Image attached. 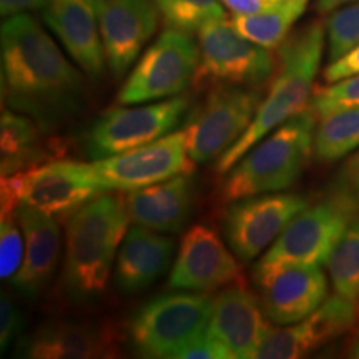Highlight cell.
<instances>
[{
	"label": "cell",
	"mask_w": 359,
	"mask_h": 359,
	"mask_svg": "<svg viewBox=\"0 0 359 359\" xmlns=\"http://www.w3.org/2000/svg\"><path fill=\"white\" fill-rule=\"evenodd\" d=\"M4 100L45 132L77 114L83 79L47 30L29 13L2 24Z\"/></svg>",
	"instance_id": "1"
},
{
	"label": "cell",
	"mask_w": 359,
	"mask_h": 359,
	"mask_svg": "<svg viewBox=\"0 0 359 359\" xmlns=\"http://www.w3.org/2000/svg\"><path fill=\"white\" fill-rule=\"evenodd\" d=\"M326 45V25L313 20L290 34L278 47L276 74L268 95L246 132L217 161V173L226 175L251 147L268 133L308 109L313 97V83L320 70Z\"/></svg>",
	"instance_id": "2"
},
{
	"label": "cell",
	"mask_w": 359,
	"mask_h": 359,
	"mask_svg": "<svg viewBox=\"0 0 359 359\" xmlns=\"http://www.w3.org/2000/svg\"><path fill=\"white\" fill-rule=\"evenodd\" d=\"M130 223L125 196L110 191L95 196L70 215L64 283L74 302H90L107 290L115 255Z\"/></svg>",
	"instance_id": "3"
},
{
	"label": "cell",
	"mask_w": 359,
	"mask_h": 359,
	"mask_svg": "<svg viewBox=\"0 0 359 359\" xmlns=\"http://www.w3.org/2000/svg\"><path fill=\"white\" fill-rule=\"evenodd\" d=\"M314 123L316 116L306 109L251 147L228 172L219 200L231 203L246 196L285 191L294 185L313 155Z\"/></svg>",
	"instance_id": "4"
},
{
	"label": "cell",
	"mask_w": 359,
	"mask_h": 359,
	"mask_svg": "<svg viewBox=\"0 0 359 359\" xmlns=\"http://www.w3.org/2000/svg\"><path fill=\"white\" fill-rule=\"evenodd\" d=\"M107 190L93 178L90 163L52 160L22 170L0 182V218L30 206L53 218H69L75 210Z\"/></svg>",
	"instance_id": "5"
},
{
	"label": "cell",
	"mask_w": 359,
	"mask_h": 359,
	"mask_svg": "<svg viewBox=\"0 0 359 359\" xmlns=\"http://www.w3.org/2000/svg\"><path fill=\"white\" fill-rule=\"evenodd\" d=\"M215 298L201 291L156 296L135 313L128 338L145 358H177L208 330Z\"/></svg>",
	"instance_id": "6"
},
{
	"label": "cell",
	"mask_w": 359,
	"mask_h": 359,
	"mask_svg": "<svg viewBox=\"0 0 359 359\" xmlns=\"http://www.w3.org/2000/svg\"><path fill=\"white\" fill-rule=\"evenodd\" d=\"M358 215L356 198L336 182L325 198L291 219L259 263L323 266Z\"/></svg>",
	"instance_id": "7"
},
{
	"label": "cell",
	"mask_w": 359,
	"mask_h": 359,
	"mask_svg": "<svg viewBox=\"0 0 359 359\" xmlns=\"http://www.w3.org/2000/svg\"><path fill=\"white\" fill-rule=\"evenodd\" d=\"M200 58L193 82L196 85H240L257 88L273 77L276 62L269 48L251 42L233 20L213 19L198 30Z\"/></svg>",
	"instance_id": "8"
},
{
	"label": "cell",
	"mask_w": 359,
	"mask_h": 359,
	"mask_svg": "<svg viewBox=\"0 0 359 359\" xmlns=\"http://www.w3.org/2000/svg\"><path fill=\"white\" fill-rule=\"evenodd\" d=\"M200 48L188 32L167 29L130 72L118 92L120 105H142L177 97L193 82Z\"/></svg>",
	"instance_id": "9"
},
{
	"label": "cell",
	"mask_w": 359,
	"mask_h": 359,
	"mask_svg": "<svg viewBox=\"0 0 359 359\" xmlns=\"http://www.w3.org/2000/svg\"><path fill=\"white\" fill-rule=\"evenodd\" d=\"M262 103L258 90L240 85H215L205 102L188 116L183 128L195 163L219 158L246 132Z\"/></svg>",
	"instance_id": "10"
},
{
	"label": "cell",
	"mask_w": 359,
	"mask_h": 359,
	"mask_svg": "<svg viewBox=\"0 0 359 359\" xmlns=\"http://www.w3.org/2000/svg\"><path fill=\"white\" fill-rule=\"evenodd\" d=\"M188 105L187 95H177L148 105L107 110L85 138L87 154L98 160L158 140L182 122Z\"/></svg>",
	"instance_id": "11"
},
{
	"label": "cell",
	"mask_w": 359,
	"mask_h": 359,
	"mask_svg": "<svg viewBox=\"0 0 359 359\" xmlns=\"http://www.w3.org/2000/svg\"><path fill=\"white\" fill-rule=\"evenodd\" d=\"M183 130L172 132L158 140L90 163L93 178L107 191H133L165 182L177 175L193 173Z\"/></svg>",
	"instance_id": "12"
},
{
	"label": "cell",
	"mask_w": 359,
	"mask_h": 359,
	"mask_svg": "<svg viewBox=\"0 0 359 359\" xmlns=\"http://www.w3.org/2000/svg\"><path fill=\"white\" fill-rule=\"evenodd\" d=\"M308 205V198L302 195L280 191L231 201L224 217L228 245L241 262L248 263L275 243L291 219Z\"/></svg>",
	"instance_id": "13"
},
{
	"label": "cell",
	"mask_w": 359,
	"mask_h": 359,
	"mask_svg": "<svg viewBox=\"0 0 359 359\" xmlns=\"http://www.w3.org/2000/svg\"><path fill=\"white\" fill-rule=\"evenodd\" d=\"M253 278L264 316L280 326L304 320L327 298L321 266L258 263Z\"/></svg>",
	"instance_id": "14"
},
{
	"label": "cell",
	"mask_w": 359,
	"mask_h": 359,
	"mask_svg": "<svg viewBox=\"0 0 359 359\" xmlns=\"http://www.w3.org/2000/svg\"><path fill=\"white\" fill-rule=\"evenodd\" d=\"M358 302L334 293L316 311L293 325L268 327L259 359H296L308 356L330 341L351 333L358 321Z\"/></svg>",
	"instance_id": "15"
},
{
	"label": "cell",
	"mask_w": 359,
	"mask_h": 359,
	"mask_svg": "<svg viewBox=\"0 0 359 359\" xmlns=\"http://www.w3.org/2000/svg\"><path fill=\"white\" fill-rule=\"evenodd\" d=\"M107 65L122 79L154 37L158 7L154 0H95Z\"/></svg>",
	"instance_id": "16"
},
{
	"label": "cell",
	"mask_w": 359,
	"mask_h": 359,
	"mask_svg": "<svg viewBox=\"0 0 359 359\" xmlns=\"http://www.w3.org/2000/svg\"><path fill=\"white\" fill-rule=\"evenodd\" d=\"M241 280V266L212 228L195 224L183 236L168 286L183 291H213Z\"/></svg>",
	"instance_id": "17"
},
{
	"label": "cell",
	"mask_w": 359,
	"mask_h": 359,
	"mask_svg": "<svg viewBox=\"0 0 359 359\" xmlns=\"http://www.w3.org/2000/svg\"><path fill=\"white\" fill-rule=\"evenodd\" d=\"M264 318L259 298L243 280H238L215 298L208 334L230 359L258 358L269 327Z\"/></svg>",
	"instance_id": "18"
},
{
	"label": "cell",
	"mask_w": 359,
	"mask_h": 359,
	"mask_svg": "<svg viewBox=\"0 0 359 359\" xmlns=\"http://www.w3.org/2000/svg\"><path fill=\"white\" fill-rule=\"evenodd\" d=\"M43 19L83 74L100 80L107 58L95 0H47Z\"/></svg>",
	"instance_id": "19"
},
{
	"label": "cell",
	"mask_w": 359,
	"mask_h": 359,
	"mask_svg": "<svg viewBox=\"0 0 359 359\" xmlns=\"http://www.w3.org/2000/svg\"><path fill=\"white\" fill-rule=\"evenodd\" d=\"M20 353L34 359L114 358L118 353V339L111 326L55 321L42 325L24 339Z\"/></svg>",
	"instance_id": "20"
},
{
	"label": "cell",
	"mask_w": 359,
	"mask_h": 359,
	"mask_svg": "<svg viewBox=\"0 0 359 359\" xmlns=\"http://www.w3.org/2000/svg\"><path fill=\"white\" fill-rule=\"evenodd\" d=\"M25 240L24 259L12 285L27 298H35L55 271L60 258V228L55 218L30 206L15 210Z\"/></svg>",
	"instance_id": "21"
},
{
	"label": "cell",
	"mask_w": 359,
	"mask_h": 359,
	"mask_svg": "<svg viewBox=\"0 0 359 359\" xmlns=\"http://www.w3.org/2000/svg\"><path fill=\"white\" fill-rule=\"evenodd\" d=\"M172 255V238L140 224H133L128 228L116 255L115 286L128 294L150 288L167 271Z\"/></svg>",
	"instance_id": "22"
},
{
	"label": "cell",
	"mask_w": 359,
	"mask_h": 359,
	"mask_svg": "<svg viewBox=\"0 0 359 359\" xmlns=\"http://www.w3.org/2000/svg\"><path fill=\"white\" fill-rule=\"evenodd\" d=\"M191 173L128 191L125 196L130 222L160 233H178L191 212Z\"/></svg>",
	"instance_id": "23"
},
{
	"label": "cell",
	"mask_w": 359,
	"mask_h": 359,
	"mask_svg": "<svg viewBox=\"0 0 359 359\" xmlns=\"http://www.w3.org/2000/svg\"><path fill=\"white\" fill-rule=\"evenodd\" d=\"M45 130L34 118L15 110H2L0 122V172L8 177L22 170L37 167L55 156V148H45Z\"/></svg>",
	"instance_id": "24"
},
{
	"label": "cell",
	"mask_w": 359,
	"mask_h": 359,
	"mask_svg": "<svg viewBox=\"0 0 359 359\" xmlns=\"http://www.w3.org/2000/svg\"><path fill=\"white\" fill-rule=\"evenodd\" d=\"M308 4L309 0H280L266 11L251 15H235L233 25L251 42L266 48H278L306 11Z\"/></svg>",
	"instance_id": "25"
},
{
	"label": "cell",
	"mask_w": 359,
	"mask_h": 359,
	"mask_svg": "<svg viewBox=\"0 0 359 359\" xmlns=\"http://www.w3.org/2000/svg\"><path fill=\"white\" fill-rule=\"evenodd\" d=\"M359 148V105L338 110L320 120L314 135V154L323 161H336Z\"/></svg>",
	"instance_id": "26"
},
{
	"label": "cell",
	"mask_w": 359,
	"mask_h": 359,
	"mask_svg": "<svg viewBox=\"0 0 359 359\" xmlns=\"http://www.w3.org/2000/svg\"><path fill=\"white\" fill-rule=\"evenodd\" d=\"M326 268L334 293L359 302V215L341 236Z\"/></svg>",
	"instance_id": "27"
},
{
	"label": "cell",
	"mask_w": 359,
	"mask_h": 359,
	"mask_svg": "<svg viewBox=\"0 0 359 359\" xmlns=\"http://www.w3.org/2000/svg\"><path fill=\"white\" fill-rule=\"evenodd\" d=\"M168 29L195 32L206 22L224 17L219 0H154Z\"/></svg>",
	"instance_id": "28"
},
{
	"label": "cell",
	"mask_w": 359,
	"mask_h": 359,
	"mask_svg": "<svg viewBox=\"0 0 359 359\" xmlns=\"http://www.w3.org/2000/svg\"><path fill=\"white\" fill-rule=\"evenodd\" d=\"M327 60L336 62L359 45V2L343 6L326 19Z\"/></svg>",
	"instance_id": "29"
},
{
	"label": "cell",
	"mask_w": 359,
	"mask_h": 359,
	"mask_svg": "<svg viewBox=\"0 0 359 359\" xmlns=\"http://www.w3.org/2000/svg\"><path fill=\"white\" fill-rule=\"evenodd\" d=\"M356 105H359V74L318 88L313 93L308 110L316 120H321L334 111Z\"/></svg>",
	"instance_id": "30"
},
{
	"label": "cell",
	"mask_w": 359,
	"mask_h": 359,
	"mask_svg": "<svg viewBox=\"0 0 359 359\" xmlns=\"http://www.w3.org/2000/svg\"><path fill=\"white\" fill-rule=\"evenodd\" d=\"M25 240L15 213L0 218V276L12 280L24 259Z\"/></svg>",
	"instance_id": "31"
},
{
	"label": "cell",
	"mask_w": 359,
	"mask_h": 359,
	"mask_svg": "<svg viewBox=\"0 0 359 359\" xmlns=\"http://www.w3.org/2000/svg\"><path fill=\"white\" fill-rule=\"evenodd\" d=\"M22 326H24V318H22L20 309L8 296L2 294V299H0V348L2 351H6L12 341H15L20 334Z\"/></svg>",
	"instance_id": "32"
},
{
	"label": "cell",
	"mask_w": 359,
	"mask_h": 359,
	"mask_svg": "<svg viewBox=\"0 0 359 359\" xmlns=\"http://www.w3.org/2000/svg\"><path fill=\"white\" fill-rule=\"evenodd\" d=\"M177 359H230L224 349L208 334V330L195 343L187 346Z\"/></svg>",
	"instance_id": "33"
},
{
	"label": "cell",
	"mask_w": 359,
	"mask_h": 359,
	"mask_svg": "<svg viewBox=\"0 0 359 359\" xmlns=\"http://www.w3.org/2000/svg\"><path fill=\"white\" fill-rule=\"evenodd\" d=\"M359 74V45L354 50H351L348 55H344L339 60L331 62L323 72V79L326 83H334L338 80L348 79L351 75Z\"/></svg>",
	"instance_id": "34"
},
{
	"label": "cell",
	"mask_w": 359,
	"mask_h": 359,
	"mask_svg": "<svg viewBox=\"0 0 359 359\" xmlns=\"http://www.w3.org/2000/svg\"><path fill=\"white\" fill-rule=\"evenodd\" d=\"M338 183H341L359 203V150L346 161L344 168L341 170Z\"/></svg>",
	"instance_id": "35"
},
{
	"label": "cell",
	"mask_w": 359,
	"mask_h": 359,
	"mask_svg": "<svg viewBox=\"0 0 359 359\" xmlns=\"http://www.w3.org/2000/svg\"><path fill=\"white\" fill-rule=\"evenodd\" d=\"M222 2L235 15H251V13L266 11V8L275 6L280 0H222Z\"/></svg>",
	"instance_id": "36"
},
{
	"label": "cell",
	"mask_w": 359,
	"mask_h": 359,
	"mask_svg": "<svg viewBox=\"0 0 359 359\" xmlns=\"http://www.w3.org/2000/svg\"><path fill=\"white\" fill-rule=\"evenodd\" d=\"M47 0H0V12L4 17L24 13L29 11H37L45 7Z\"/></svg>",
	"instance_id": "37"
},
{
	"label": "cell",
	"mask_w": 359,
	"mask_h": 359,
	"mask_svg": "<svg viewBox=\"0 0 359 359\" xmlns=\"http://www.w3.org/2000/svg\"><path fill=\"white\" fill-rule=\"evenodd\" d=\"M353 2H359V0H316V11L320 13H331L336 8Z\"/></svg>",
	"instance_id": "38"
},
{
	"label": "cell",
	"mask_w": 359,
	"mask_h": 359,
	"mask_svg": "<svg viewBox=\"0 0 359 359\" xmlns=\"http://www.w3.org/2000/svg\"><path fill=\"white\" fill-rule=\"evenodd\" d=\"M344 353H346V356L349 358H359V330H353V334L349 336Z\"/></svg>",
	"instance_id": "39"
}]
</instances>
